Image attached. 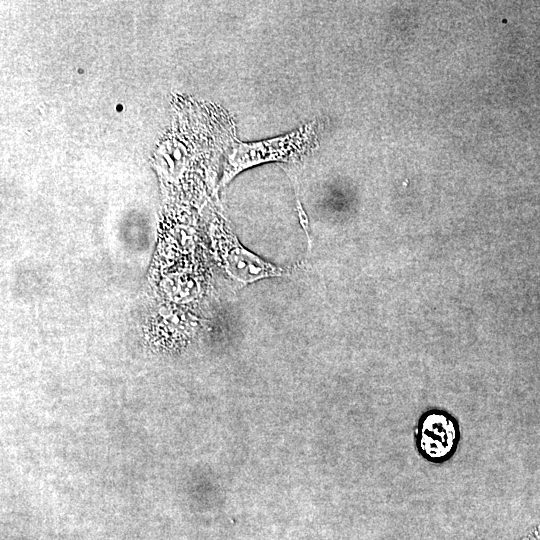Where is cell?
I'll return each instance as SVG.
<instances>
[{
  "label": "cell",
  "instance_id": "2",
  "mask_svg": "<svg viewBox=\"0 0 540 540\" xmlns=\"http://www.w3.org/2000/svg\"><path fill=\"white\" fill-rule=\"evenodd\" d=\"M416 438L418 450L424 458L432 462H443L456 450L459 441L458 424L450 414L432 410L420 418Z\"/></svg>",
  "mask_w": 540,
  "mask_h": 540
},
{
  "label": "cell",
  "instance_id": "3",
  "mask_svg": "<svg viewBox=\"0 0 540 540\" xmlns=\"http://www.w3.org/2000/svg\"><path fill=\"white\" fill-rule=\"evenodd\" d=\"M122 110H123V106H122L121 104H118V105L116 106V111H119V112H120V111H122Z\"/></svg>",
  "mask_w": 540,
  "mask_h": 540
},
{
  "label": "cell",
  "instance_id": "1",
  "mask_svg": "<svg viewBox=\"0 0 540 540\" xmlns=\"http://www.w3.org/2000/svg\"><path fill=\"white\" fill-rule=\"evenodd\" d=\"M218 258L227 273L237 282L247 285L257 280L283 276L286 268L266 262L243 247L230 231L221 228L214 237Z\"/></svg>",
  "mask_w": 540,
  "mask_h": 540
}]
</instances>
